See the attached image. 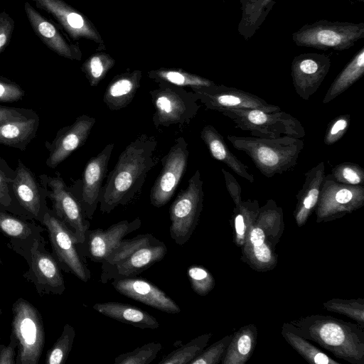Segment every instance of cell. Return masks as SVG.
Returning <instances> with one entry per match:
<instances>
[{
    "label": "cell",
    "mask_w": 364,
    "mask_h": 364,
    "mask_svg": "<svg viewBox=\"0 0 364 364\" xmlns=\"http://www.w3.org/2000/svg\"><path fill=\"white\" fill-rule=\"evenodd\" d=\"M227 139L236 149L245 152L267 178L294 167L304 148L301 139L291 136L273 139L228 135Z\"/></svg>",
    "instance_id": "3"
},
{
    "label": "cell",
    "mask_w": 364,
    "mask_h": 364,
    "mask_svg": "<svg viewBox=\"0 0 364 364\" xmlns=\"http://www.w3.org/2000/svg\"><path fill=\"white\" fill-rule=\"evenodd\" d=\"M14 21L6 11L0 12V53L11 41L14 29Z\"/></svg>",
    "instance_id": "49"
},
{
    "label": "cell",
    "mask_w": 364,
    "mask_h": 364,
    "mask_svg": "<svg viewBox=\"0 0 364 364\" xmlns=\"http://www.w3.org/2000/svg\"><path fill=\"white\" fill-rule=\"evenodd\" d=\"M157 145L156 138L146 134L127 144L102 186L99 200L102 213H109L139 197L148 173L159 161L156 155Z\"/></svg>",
    "instance_id": "1"
},
{
    "label": "cell",
    "mask_w": 364,
    "mask_h": 364,
    "mask_svg": "<svg viewBox=\"0 0 364 364\" xmlns=\"http://www.w3.org/2000/svg\"><path fill=\"white\" fill-rule=\"evenodd\" d=\"M46 228L34 220L24 218L0 207V232L9 239L7 247L26 262L34 242L43 238Z\"/></svg>",
    "instance_id": "19"
},
{
    "label": "cell",
    "mask_w": 364,
    "mask_h": 364,
    "mask_svg": "<svg viewBox=\"0 0 364 364\" xmlns=\"http://www.w3.org/2000/svg\"><path fill=\"white\" fill-rule=\"evenodd\" d=\"M259 205L257 200H242L235 205L230 223L233 230L234 242L237 247H241L245 238L254 225Z\"/></svg>",
    "instance_id": "34"
},
{
    "label": "cell",
    "mask_w": 364,
    "mask_h": 364,
    "mask_svg": "<svg viewBox=\"0 0 364 364\" xmlns=\"http://www.w3.org/2000/svg\"><path fill=\"white\" fill-rule=\"evenodd\" d=\"M364 73V48L354 56L335 78L323 99L326 104L334 100L358 80Z\"/></svg>",
    "instance_id": "33"
},
{
    "label": "cell",
    "mask_w": 364,
    "mask_h": 364,
    "mask_svg": "<svg viewBox=\"0 0 364 364\" xmlns=\"http://www.w3.org/2000/svg\"><path fill=\"white\" fill-rule=\"evenodd\" d=\"M92 307L104 316L141 329H156L159 326L155 317L134 305L107 301L97 303Z\"/></svg>",
    "instance_id": "26"
},
{
    "label": "cell",
    "mask_w": 364,
    "mask_h": 364,
    "mask_svg": "<svg viewBox=\"0 0 364 364\" xmlns=\"http://www.w3.org/2000/svg\"><path fill=\"white\" fill-rule=\"evenodd\" d=\"M332 178L337 182L346 185H363L364 170L353 162H343L331 169Z\"/></svg>",
    "instance_id": "44"
},
{
    "label": "cell",
    "mask_w": 364,
    "mask_h": 364,
    "mask_svg": "<svg viewBox=\"0 0 364 364\" xmlns=\"http://www.w3.org/2000/svg\"><path fill=\"white\" fill-rule=\"evenodd\" d=\"M39 181L46 190L47 198L52 202L53 212L74 234L77 245H82L90 224L70 187L60 175L50 176L43 173Z\"/></svg>",
    "instance_id": "9"
},
{
    "label": "cell",
    "mask_w": 364,
    "mask_h": 364,
    "mask_svg": "<svg viewBox=\"0 0 364 364\" xmlns=\"http://www.w3.org/2000/svg\"><path fill=\"white\" fill-rule=\"evenodd\" d=\"M168 252L166 245L160 244L144 247L122 262L101 273L100 282L106 284L111 279L136 277L163 259Z\"/></svg>",
    "instance_id": "22"
},
{
    "label": "cell",
    "mask_w": 364,
    "mask_h": 364,
    "mask_svg": "<svg viewBox=\"0 0 364 364\" xmlns=\"http://www.w3.org/2000/svg\"><path fill=\"white\" fill-rule=\"evenodd\" d=\"M188 156V143L180 136L161 159L162 168L149 195L153 206L161 208L171 199L186 173Z\"/></svg>",
    "instance_id": "13"
},
{
    "label": "cell",
    "mask_w": 364,
    "mask_h": 364,
    "mask_svg": "<svg viewBox=\"0 0 364 364\" xmlns=\"http://www.w3.org/2000/svg\"><path fill=\"white\" fill-rule=\"evenodd\" d=\"M2 264V260H1V256H0V264Z\"/></svg>",
    "instance_id": "54"
},
{
    "label": "cell",
    "mask_w": 364,
    "mask_h": 364,
    "mask_svg": "<svg viewBox=\"0 0 364 364\" xmlns=\"http://www.w3.org/2000/svg\"><path fill=\"white\" fill-rule=\"evenodd\" d=\"M141 225V219L136 218L132 221L121 220L105 230L100 228L87 230L84 242L77 247L84 258L102 263L127 235L139 229Z\"/></svg>",
    "instance_id": "17"
},
{
    "label": "cell",
    "mask_w": 364,
    "mask_h": 364,
    "mask_svg": "<svg viewBox=\"0 0 364 364\" xmlns=\"http://www.w3.org/2000/svg\"><path fill=\"white\" fill-rule=\"evenodd\" d=\"M203 182L199 169L188 179L169 208L171 239L178 245L186 243L196 230L203 206Z\"/></svg>",
    "instance_id": "7"
},
{
    "label": "cell",
    "mask_w": 364,
    "mask_h": 364,
    "mask_svg": "<svg viewBox=\"0 0 364 364\" xmlns=\"http://www.w3.org/2000/svg\"><path fill=\"white\" fill-rule=\"evenodd\" d=\"M162 345L158 342H149L134 350L122 353L114 358L115 364H149L162 349Z\"/></svg>",
    "instance_id": "42"
},
{
    "label": "cell",
    "mask_w": 364,
    "mask_h": 364,
    "mask_svg": "<svg viewBox=\"0 0 364 364\" xmlns=\"http://www.w3.org/2000/svg\"><path fill=\"white\" fill-rule=\"evenodd\" d=\"M0 207L6 209V210L9 211V206L6 203V202L2 199V198L0 196Z\"/></svg>",
    "instance_id": "53"
},
{
    "label": "cell",
    "mask_w": 364,
    "mask_h": 364,
    "mask_svg": "<svg viewBox=\"0 0 364 364\" xmlns=\"http://www.w3.org/2000/svg\"><path fill=\"white\" fill-rule=\"evenodd\" d=\"M41 225L48 232L52 254L60 269L87 282L91 272L85 263V258L80 254L77 240L71 230L49 208L43 215Z\"/></svg>",
    "instance_id": "8"
},
{
    "label": "cell",
    "mask_w": 364,
    "mask_h": 364,
    "mask_svg": "<svg viewBox=\"0 0 364 364\" xmlns=\"http://www.w3.org/2000/svg\"><path fill=\"white\" fill-rule=\"evenodd\" d=\"M257 340V328L254 324L240 328L232 334L225 350L223 364H245L252 356Z\"/></svg>",
    "instance_id": "31"
},
{
    "label": "cell",
    "mask_w": 364,
    "mask_h": 364,
    "mask_svg": "<svg viewBox=\"0 0 364 364\" xmlns=\"http://www.w3.org/2000/svg\"><path fill=\"white\" fill-rule=\"evenodd\" d=\"M241 248V260L255 271L267 272L277 264L275 247L268 240L262 229L255 224Z\"/></svg>",
    "instance_id": "23"
},
{
    "label": "cell",
    "mask_w": 364,
    "mask_h": 364,
    "mask_svg": "<svg viewBox=\"0 0 364 364\" xmlns=\"http://www.w3.org/2000/svg\"><path fill=\"white\" fill-rule=\"evenodd\" d=\"M17 346V340L11 333L10 341L7 346L0 343V364H16Z\"/></svg>",
    "instance_id": "52"
},
{
    "label": "cell",
    "mask_w": 364,
    "mask_h": 364,
    "mask_svg": "<svg viewBox=\"0 0 364 364\" xmlns=\"http://www.w3.org/2000/svg\"><path fill=\"white\" fill-rule=\"evenodd\" d=\"M206 109L222 112L230 109H257L267 112L280 111L279 106L235 87L214 84L209 87H191Z\"/></svg>",
    "instance_id": "15"
},
{
    "label": "cell",
    "mask_w": 364,
    "mask_h": 364,
    "mask_svg": "<svg viewBox=\"0 0 364 364\" xmlns=\"http://www.w3.org/2000/svg\"><path fill=\"white\" fill-rule=\"evenodd\" d=\"M2 314V310L0 308V315Z\"/></svg>",
    "instance_id": "55"
},
{
    "label": "cell",
    "mask_w": 364,
    "mask_h": 364,
    "mask_svg": "<svg viewBox=\"0 0 364 364\" xmlns=\"http://www.w3.org/2000/svg\"><path fill=\"white\" fill-rule=\"evenodd\" d=\"M75 337V328L68 323L65 324L61 335L47 351L46 363L47 364L65 363L72 349Z\"/></svg>",
    "instance_id": "39"
},
{
    "label": "cell",
    "mask_w": 364,
    "mask_h": 364,
    "mask_svg": "<svg viewBox=\"0 0 364 364\" xmlns=\"http://www.w3.org/2000/svg\"><path fill=\"white\" fill-rule=\"evenodd\" d=\"M330 68L326 56L305 54L294 58L291 64L293 85L296 94L307 100L318 89Z\"/></svg>",
    "instance_id": "21"
},
{
    "label": "cell",
    "mask_w": 364,
    "mask_h": 364,
    "mask_svg": "<svg viewBox=\"0 0 364 364\" xmlns=\"http://www.w3.org/2000/svg\"><path fill=\"white\" fill-rule=\"evenodd\" d=\"M36 8L50 14L74 37L87 33L84 18L62 0H31Z\"/></svg>",
    "instance_id": "29"
},
{
    "label": "cell",
    "mask_w": 364,
    "mask_h": 364,
    "mask_svg": "<svg viewBox=\"0 0 364 364\" xmlns=\"http://www.w3.org/2000/svg\"><path fill=\"white\" fill-rule=\"evenodd\" d=\"M139 73L123 75L115 77L107 87L103 102L112 111L127 107L134 100L140 85Z\"/></svg>",
    "instance_id": "30"
},
{
    "label": "cell",
    "mask_w": 364,
    "mask_h": 364,
    "mask_svg": "<svg viewBox=\"0 0 364 364\" xmlns=\"http://www.w3.org/2000/svg\"><path fill=\"white\" fill-rule=\"evenodd\" d=\"M161 242V241L150 233L137 235L131 239H123L119 245L102 262L101 273L106 272L112 266L125 259L138 250Z\"/></svg>",
    "instance_id": "36"
},
{
    "label": "cell",
    "mask_w": 364,
    "mask_h": 364,
    "mask_svg": "<svg viewBox=\"0 0 364 364\" xmlns=\"http://www.w3.org/2000/svg\"><path fill=\"white\" fill-rule=\"evenodd\" d=\"M220 113L230 119L236 127L250 132L252 136L301 139L306 134L301 122L282 110L267 112L257 109H230Z\"/></svg>",
    "instance_id": "5"
},
{
    "label": "cell",
    "mask_w": 364,
    "mask_h": 364,
    "mask_svg": "<svg viewBox=\"0 0 364 364\" xmlns=\"http://www.w3.org/2000/svg\"><path fill=\"white\" fill-rule=\"evenodd\" d=\"M187 275L193 291L200 296H205L215 287L213 276L208 269L200 265H191Z\"/></svg>",
    "instance_id": "43"
},
{
    "label": "cell",
    "mask_w": 364,
    "mask_h": 364,
    "mask_svg": "<svg viewBox=\"0 0 364 364\" xmlns=\"http://www.w3.org/2000/svg\"><path fill=\"white\" fill-rule=\"evenodd\" d=\"M111 284L122 295L154 309L171 314H177L181 311L176 301L162 289L142 277L113 279Z\"/></svg>",
    "instance_id": "20"
},
{
    "label": "cell",
    "mask_w": 364,
    "mask_h": 364,
    "mask_svg": "<svg viewBox=\"0 0 364 364\" xmlns=\"http://www.w3.org/2000/svg\"><path fill=\"white\" fill-rule=\"evenodd\" d=\"M323 308L331 312L344 315L363 326L364 300L363 299H332L323 304Z\"/></svg>",
    "instance_id": "40"
},
{
    "label": "cell",
    "mask_w": 364,
    "mask_h": 364,
    "mask_svg": "<svg viewBox=\"0 0 364 364\" xmlns=\"http://www.w3.org/2000/svg\"><path fill=\"white\" fill-rule=\"evenodd\" d=\"M221 171L224 176L225 186L228 192L232 198L235 205H237L242 202L241 186L235 178L230 172L227 171L224 168H222Z\"/></svg>",
    "instance_id": "51"
},
{
    "label": "cell",
    "mask_w": 364,
    "mask_h": 364,
    "mask_svg": "<svg viewBox=\"0 0 364 364\" xmlns=\"http://www.w3.org/2000/svg\"><path fill=\"white\" fill-rule=\"evenodd\" d=\"M154 107L152 121L156 128L190 124L200 105L193 92L166 82L149 92Z\"/></svg>",
    "instance_id": "6"
},
{
    "label": "cell",
    "mask_w": 364,
    "mask_h": 364,
    "mask_svg": "<svg viewBox=\"0 0 364 364\" xmlns=\"http://www.w3.org/2000/svg\"><path fill=\"white\" fill-rule=\"evenodd\" d=\"M232 335H228L213 343L204 350L189 364H218L221 363Z\"/></svg>",
    "instance_id": "45"
},
{
    "label": "cell",
    "mask_w": 364,
    "mask_h": 364,
    "mask_svg": "<svg viewBox=\"0 0 364 364\" xmlns=\"http://www.w3.org/2000/svg\"><path fill=\"white\" fill-rule=\"evenodd\" d=\"M40 124L38 114L0 124V144L23 151L35 137Z\"/></svg>",
    "instance_id": "28"
},
{
    "label": "cell",
    "mask_w": 364,
    "mask_h": 364,
    "mask_svg": "<svg viewBox=\"0 0 364 364\" xmlns=\"http://www.w3.org/2000/svg\"><path fill=\"white\" fill-rule=\"evenodd\" d=\"M325 176L323 161L318 163L304 173V183L296 195V204L293 213L299 228L305 225L315 210Z\"/></svg>",
    "instance_id": "24"
},
{
    "label": "cell",
    "mask_w": 364,
    "mask_h": 364,
    "mask_svg": "<svg viewBox=\"0 0 364 364\" xmlns=\"http://www.w3.org/2000/svg\"><path fill=\"white\" fill-rule=\"evenodd\" d=\"M363 24L318 22L294 33L299 46L316 48L343 50L363 36Z\"/></svg>",
    "instance_id": "12"
},
{
    "label": "cell",
    "mask_w": 364,
    "mask_h": 364,
    "mask_svg": "<svg viewBox=\"0 0 364 364\" xmlns=\"http://www.w3.org/2000/svg\"><path fill=\"white\" fill-rule=\"evenodd\" d=\"M24 95L25 91L18 84L0 75V102H17Z\"/></svg>",
    "instance_id": "48"
},
{
    "label": "cell",
    "mask_w": 364,
    "mask_h": 364,
    "mask_svg": "<svg viewBox=\"0 0 364 364\" xmlns=\"http://www.w3.org/2000/svg\"><path fill=\"white\" fill-rule=\"evenodd\" d=\"M364 205L363 185H346L325 176L315 208L316 223L339 219Z\"/></svg>",
    "instance_id": "10"
},
{
    "label": "cell",
    "mask_w": 364,
    "mask_h": 364,
    "mask_svg": "<svg viewBox=\"0 0 364 364\" xmlns=\"http://www.w3.org/2000/svg\"><path fill=\"white\" fill-rule=\"evenodd\" d=\"M200 138L212 157L226 164L237 175L253 183L255 177L248 166L242 163L228 149L223 136L212 125H205L200 132Z\"/></svg>",
    "instance_id": "27"
},
{
    "label": "cell",
    "mask_w": 364,
    "mask_h": 364,
    "mask_svg": "<svg viewBox=\"0 0 364 364\" xmlns=\"http://www.w3.org/2000/svg\"><path fill=\"white\" fill-rule=\"evenodd\" d=\"M350 121V114H342L329 122L323 137L324 144L332 145L341 139L347 132Z\"/></svg>",
    "instance_id": "46"
},
{
    "label": "cell",
    "mask_w": 364,
    "mask_h": 364,
    "mask_svg": "<svg viewBox=\"0 0 364 364\" xmlns=\"http://www.w3.org/2000/svg\"><path fill=\"white\" fill-rule=\"evenodd\" d=\"M45 238L36 240L31 250L28 269L23 277L32 283L40 296L61 295L65 290L61 269L46 247Z\"/></svg>",
    "instance_id": "11"
},
{
    "label": "cell",
    "mask_w": 364,
    "mask_h": 364,
    "mask_svg": "<svg viewBox=\"0 0 364 364\" xmlns=\"http://www.w3.org/2000/svg\"><path fill=\"white\" fill-rule=\"evenodd\" d=\"M15 170L12 169L7 162L0 156V196L9 206L10 213L26 219H30L26 212L12 198L10 183L15 178Z\"/></svg>",
    "instance_id": "41"
},
{
    "label": "cell",
    "mask_w": 364,
    "mask_h": 364,
    "mask_svg": "<svg viewBox=\"0 0 364 364\" xmlns=\"http://www.w3.org/2000/svg\"><path fill=\"white\" fill-rule=\"evenodd\" d=\"M284 323L296 334L316 343L337 358L351 364H364L363 326L320 314Z\"/></svg>",
    "instance_id": "2"
},
{
    "label": "cell",
    "mask_w": 364,
    "mask_h": 364,
    "mask_svg": "<svg viewBox=\"0 0 364 364\" xmlns=\"http://www.w3.org/2000/svg\"><path fill=\"white\" fill-rule=\"evenodd\" d=\"M15 171V178L10 183L12 198L31 220L41 224L49 209L46 190L21 159L18 160Z\"/></svg>",
    "instance_id": "16"
},
{
    "label": "cell",
    "mask_w": 364,
    "mask_h": 364,
    "mask_svg": "<svg viewBox=\"0 0 364 364\" xmlns=\"http://www.w3.org/2000/svg\"><path fill=\"white\" fill-rule=\"evenodd\" d=\"M24 11L33 31L48 48L61 56L75 58L73 49L51 21L41 15L28 1L24 3Z\"/></svg>",
    "instance_id": "25"
},
{
    "label": "cell",
    "mask_w": 364,
    "mask_h": 364,
    "mask_svg": "<svg viewBox=\"0 0 364 364\" xmlns=\"http://www.w3.org/2000/svg\"><path fill=\"white\" fill-rule=\"evenodd\" d=\"M36 114L33 109L0 105V124L11 120L29 118Z\"/></svg>",
    "instance_id": "50"
},
{
    "label": "cell",
    "mask_w": 364,
    "mask_h": 364,
    "mask_svg": "<svg viewBox=\"0 0 364 364\" xmlns=\"http://www.w3.org/2000/svg\"><path fill=\"white\" fill-rule=\"evenodd\" d=\"M114 144H107L97 155L86 164L81 179L73 182L71 190L77 198L88 220L93 218L97 208L102 182L107 175L108 164Z\"/></svg>",
    "instance_id": "14"
},
{
    "label": "cell",
    "mask_w": 364,
    "mask_h": 364,
    "mask_svg": "<svg viewBox=\"0 0 364 364\" xmlns=\"http://www.w3.org/2000/svg\"><path fill=\"white\" fill-rule=\"evenodd\" d=\"M281 334L301 356L311 364H341L323 351L314 346L308 339L296 334L289 328L285 323L282 326Z\"/></svg>",
    "instance_id": "35"
},
{
    "label": "cell",
    "mask_w": 364,
    "mask_h": 364,
    "mask_svg": "<svg viewBox=\"0 0 364 364\" xmlns=\"http://www.w3.org/2000/svg\"><path fill=\"white\" fill-rule=\"evenodd\" d=\"M255 225L262 229L268 240L275 247L284 230L282 208L274 200H268L259 207Z\"/></svg>",
    "instance_id": "32"
},
{
    "label": "cell",
    "mask_w": 364,
    "mask_h": 364,
    "mask_svg": "<svg viewBox=\"0 0 364 364\" xmlns=\"http://www.w3.org/2000/svg\"><path fill=\"white\" fill-rule=\"evenodd\" d=\"M159 82H166L180 87H209L215 83L206 78L176 70H161L151 75Z\"/></svg>",
    "instance_id": "38"
},
{
    "label": "cell",
    "mask_w": 364,
    "mask_h": 364,
    "mask_svg": "<svg viewBox=\"0 0 364 364\" xmlns=\"http://www.w3.org/2000/svg\"><path fill=\"white\" fill-rule=\"evenodd\" d=\"M95 122V117L82 114L71 124L60 128L52 141L45 143L48 150L46 166L50 168H56L74 151L82 146L87 141Z\"/></svg>",
    "instance_id": "18"
},
{
    "label": "cell",
    "mask_w": 364,
    "mask_h": 364,
    "mask_svg": "<svg viewBox=\"0 0 364 364\" xmlns=\"http://www.w3.org/2000/svg\"><path fill=\"white\" fill-rule=\"evenodd\" d=\"M11 311V333L18 342L16 364H38L46 341L41 314L23 298L13 304Z\"/></svg>",
    "instance_id": "4"
},
{
    "label": "cell",
    "mask_w": 364,
    "mask_h": 364,
    "mask_svg": "<svg viewBox=\"0 0 364 364\" xmlns=\"http://www.w3.org/2000/svg\"><path fill=\"white\" fill-rule=\"evenodd\" d=\"M109 62L103 60L100 56H93L87 62L85 71L91 86H96L105 75L109 68Z\"/></svg>",
    "instance_id": "47"
},
{
    "label": "cell",
    "mask_w": 364,
    "mask_h": 364,
    "mask_svg": "<svg viewBox=\"0 0 364 364\" xmlns=\"http://www.w3.org/2000/svg\"><path fill=\"white\" fill-rule=\"evenodd\" d=\"M212 333H205L191 340L167 354L159 364H189L207 346Z\"/></svg>",
    "instance_id": "37"
}]
</instances>
